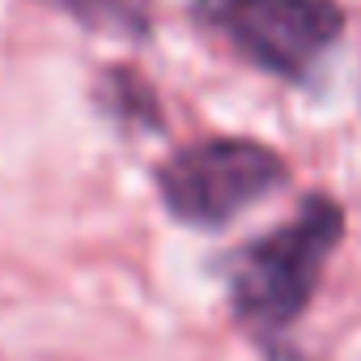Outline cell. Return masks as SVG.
<instances>
[{
	"instance_id": "obj_2",
	"label": "cell",
	"mask_w": 361,
	"mask_h": 361,
	"mask_svg": "<svg viewBox=\"0 0 361 361\" xmlns=\"http://www.w3.org/2000/svg\"><path fill=\"white\" fill-rule=\"evenodd\" d=\"M157 196L178 226L221 230L289 183L285 157L251 136H204L178 145L153 170Z\"/></svg>"
},
{
	"instance_id": "obj_5",
	"label": "cell",
	"mask_w": 361,
	"mask_h": 361,
	"mask_svg": "<svg viewBox=\"0 0 361 361\" xmlns=\"http://www.w3.org/2000/svg\"><path fill=\"white\" fill-rule=\"evenodd\" d=\"M60 9H68L77 22L94 26V30H115L128 39H145L149 35V9L140 0H56Z\"/></svg>"
},
{
	"instance_id": "obj_1",
	"label": "cell",
	"mask_w": 361,
	"mask_h": 361,
	"mask_svg": "<svg viewBox=\"0 0 361 361\" xmlns=\"http://www.w3.org/2000/svg\"><path fill=\"white\" fill-rule=\"evenodd\" d=\"M344 238V209L327 192L302 196L298 213L276 230L243 243L221 259L234 323L268 361H298L289 331L314 302L323 268Z\"/></svg>"
},
{
	"instance_id": "obj_4",
	"label": "cell",
	"mask_w": 361,
	"mask_h": 361,
	"mask_svg": "<svg viewBox=\"0 0 361 361\" xmlns=\"http://www.w3.org/2000/svg\"><path fill=\"white\" fill-rule=\"evenodd\" d=\"M94 106H98V115L119 136H145V132H161L166 128L157 90L132 64H106L98 73V81H94Z\"/></svg>"
},
{
	"instance_id": "obj_3",
	"label": "cell",
	"mask_w": 361,
	"mask_h": 361,
	"mask_svg": "<svg viewBox=\"0 0 361 361\" xmlns=\"http://www.w3.org/2000/svg\"><path fill=\"white\" fill-rule=\"evenodd\" d=\"M192 22L281 81H310L344 35L336 0H192Z\"/></svg>"
}]
</instances>
